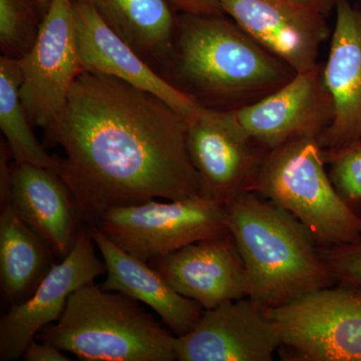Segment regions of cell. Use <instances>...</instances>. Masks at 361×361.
Segmentation results:
<instances>
[{
	"instance_id": "1",
	"label": "cell",
	"mask_w": 361,
	"mask_h": 361,
	"mask_svg": "<svg viewBox=\"0 0 361 361\" xmlns=\"http://www.w3.org/2000/svg\"><path fill=\"white\" fill-rule=\"evenodd\" d=\"M44 132L47 146L65 152L56 174L84 224L116 207L201 195L187 121L160 97L118 78L82 71Z\"/></svg>"
},
{
	"instance_id": "2",
	"label": "cell",
	"mask_w": 361,
	"mask_h": 361,
	"mask_svg": "<svg viewBox=\"0 0 361 361\" xmlns=\"http://www.w3.org/2000/svg\"><path fill=\"white\" fill-rule=\"evenodd\" d=\"M168 82L205 108L234 111L288 84L296 71L221 16H177Z\"/></svg>"
},
{
	"instance_id": "3",
	"label": "cell",
	"mask_w": 361,
	"mask_h": 361,
	"mask_svg": "<svg viewBox=\"0 0 361 361\" xmlns=\"http://www.w3.org/2000/svg\"><path fill=\"white\" fill-rule=\"evenodd\" d=\"M224 205L250 282L249 298L278 307L329 286L334 278L314 237L291 213L250 190Z\"/></svg>"
},
{
	"instance_id": "4",
	"label": "cell",
	"mask_w": 361,
	"mask_h": 361,
	"mask_svg": "<svg viewBox=\"0 0 361 361\" xmlns=\"http://www.w3.org/2000/svg\"><path fill=\"white\" fill-rule=\"evenodd\" d=\"M176 338L139 301L94 282L73 292L58 323L39 334L85 361H174Z\"/></svg>"
},
{
	"instance_id": "5",
	"label": "cell",
	"mask_w": 361,
	"mask_h": 361,
	"mask_svg": "<svg viewBox=\"0 0 361 361\" xmlns=\"http://www.w3.org/2000/svg\"><path fill=\"white\" fill-rule=\"evenodd\" d=\"M317 137H302L268 151L248 189L291 213L330 246L361 239V219L325 171Z\"/></svg>"
},
{
	"instance_id": "6",
	"label": "cell",
	"mask_w": 361,
	"mask_h": 361,
	"mask_svg": "<svg viewBox=\"0 0 361 361\" xmlns=\"http://www.w3.org/2000/svg\"><path fill=\"white\" fill-rule=\"evenodd\" d=\"M94 225L116 246L147 263L230 233L224 204L202 195L116 207Z\"/></svg>"
},
{
	"instance_id": "7",
	"label": "cell",
	"mask_w": 361,
	"mask_h": 361,
	"mask_svg": "<svg viewBox=\"0 0 361 361\" xmlns=\"http://www.w3.org/2000/svg\"><path fill=\"white\" fill-rule=\"evenodd\" d=\"M282 346L303 361H361V291L318 289L267 308Z\"/></svg>"
},
{
	"instance_id": "8",
	"label": "cell",
	"mask_w": 361,
	"mask_h": 361,
	"mask_svg": "<svg viewBox=\"0 0 361 361\" xmlns=\"http://www.w3.org/2000/svg\"><path fill=\"white\" fill-rule=\"evenodd\" d=\"M20 61V97L33 127L47 129L68 101L82 68L78 54L73 0H51L39 37Z\"/></svg>"
},
{
	"instance_id": "9",
	"label": "cell",
	"mask_w": 361,
	"mask_h": 361,
	"mask_svg": "<svg viewBox=\"0 0 361 361\" xmlns=\"http://www.w3.org/2000/svg\"><path fill=\"white\" fill-rule=\"evenodd\" d=\"M87 224H82L77 243L61 262L52 266L27 300L16 303L0 319V360L23 357L28 344L49 323L58 322L73 292L106 273L96 253Z\"/></svg>"
},
{
	"instance_id": "10",
	"label": "cell",
	"mask_w": 361,
	"mask_h": 361,
	"mask_svg": "<svg viewBox=\"0 0 361 361\" xmlns=\"http://www.w3.org/2000/svg\"><path fill=\"white\" fill-rule=\"evenodd\" d=\"M281 346L267 308L246 297L205 310L175 349L180 361H271Z\"/></svg>"
},
{
	"instance_id": "11",
	"label": "cell",
	"mask_w": 361,
	"mask_h": 361,
	"mask_svg": "<svg viewBox=\"0 0 361 361\" xmlns=\"http://www.w3.org/2000/svg\"><path fill=\"white\" fill-rule=\"evenodd\" d=\"M187 146L202 196L222 204L248 189L264 157L232 111L205 106L188 123Z\"/></svg>"
},
{
	"instance_id": "12",
	"label": "cell",
	"mask_w": 361,
	"mask_h": 361,
	"mask_svg": "<svg viewBox=\"0 0 361 361\" xmlns=\"http://www.w3.org/2000/svg\"><path fill=\"white\" fill-rule=\"evenodd\" d=\"M323 66L297 73L269 96L232 111L247 134L267 151L302 137H319L334 118Z\"/></svg>"
},
{
	"instance_id": "13",
	"label": "cell",
	"mask_w": 361,
	"mask_h": 361,
	"mask_svg": "<svg viewBox=\"0 0 361 361\" xmlns=\"http://www.w3.org/2000/svg\"><path fill=\"white\" fill-rule=\"evenodd\" d=\"M73 18L82 70L123 80L160 97L188 123L203 106L157 73L106 25L90 0H73Z\"/></svg>"
},
{
	"instance_id": "14",
	"label": "cell",
	"mask_w": 361,
	"mask_h": 361,
	"mask_svg": "<svg viewBox=\"0 0 361 361\" xmlns=\"http://www.w3.org/2000/svg\"><path fill=\"white\" fill-rule=\"evenodd\" d=\"M224 13L296 73L317 66L326 16L295 0H221Z\"/></svg>"
},
{
	"instance_id": "15",
	"label": "cell",
	"mask_w": 361,
	"mask_h": 361,
	"mask_svg": "<svg viewBox=\"0 0 361 361\" xmlns=\"http://www.w3.org/2000/svg\"><path fill=\"white\" fill-rule=\"evenodd\" d=\"M149 264L204 310L250 295L245 265L230 233L190 244Z\"/></svg>"
},
{
	"instance_id": "16",
	"label": "cell",
	"mask_w": 361,
	"mask_h": 361,
	"mask_svg": "<svg viewBox=\"0 0 361 361\" xmlns=\"http://www.w3.org/2000/svg\"><path fill=\"white\" fill-rule=\"evenodd\" d=\"M336 26L323 78L334 118L318 137L324 153L361 142V6L334 0Z\"/></svg>"
},
{
	"instance_id": "17",
	"label": "cell",
	"mask_w": 361,
	"mask_h": 361,
	"mask_svg": "<svg viewBox=\"0 0 361 361\" xmlns=\"http://www.w3.org/2000/svg\"><path fill=\"white\" fill-rule=\"evenodd\" d=\"M11 204L54 255L63 259L70 254L84 223L71 190L56 172L14 161Z\"/></svg>"
},
{
	"instance_id": "18",
	"label": "cell",
	"mask_w": 361,
	"mask_h": 361,
	"mask_svg": "<svg viewBox=\"0 0 361 361\" xmlns=\"http://www.w3.org/2000/svg\"><path fill=\"white\" fill-rule=\"evenodd\" d=\"M89 227L106 264V278L99 285L102 288L121 292L147 304L176 336L193 329L204 312L200 303L175 290L159 271L116 246L97 226Z\"/></svg>"
},
{
	"instance_id": "19",
	"label": "cell",
	"mask_w": 361,
	"mask_h": 361,
	"mask_svg": "<svg viewBox=\"0 0 361 361\" xmlns=\"http://www.w3.org/2000/svg\"><path fill=\"white\" fill-rule=\"evenodd\" d=\"M90 1L106 25L147 63H167L177 23L168 0Z\"/></svg>"
},
{
	"instance_id": "20",
	"label": "cell",
	"mask_w": 361,
	"mask_h": 361,
	"mask_svg": "<svg viewBox=\"0 0 361 361\" xmlns=\"http://www.w3.org/2000/svg\"><path fill=\"white\" fill-rule=\"evenodd\" d=\"M54 253L25 221L13 204L0 214V284L4 295L13 304L21 302L37 289L54 265Z\"/></svg>"
},
{
	"instance_id": "21",
	"label": "cell",
	"mask_w": 361,
	"mask_h": 361,
	"mask_svg": "<svg viewBox=\"0 0 361 361\" xmlns=\"http://www.w3.org/2000/svg\"><path fill=\"white\" fill-rule=\"evenodd\" d=\"M23 75L18 59L0 58V128L13 161L32 164L56 173L59 157L47 153L33 134L20 97Z\"/></svg>"
},
{
	"instance_id": "22",
	"label": "cell",
	"mask_w": 361,
	"mask_h": 361,
	"mask_svg": "<svg viewBox=\"0 0 361 361\" xmlns=\"http://www.w3.org/2000/svg\"><path fill=\"white\" fill-rule=\"evenodd\" d=\"M32 0H0V49L7 58L20 59L32 49L40 23Z\"/></svg>"
},
{
	"instance_id": "23",
	"label": "cell",
	"mask_w": 361,
	"mask_h": 361,
	"mask_svg": "<svg viewBox=\"0 0 361 361\" xmlns=\"http://www.w3.org/2000/svg\"><path fill=\"white\" fill-rule=\"evenodd\" d=\"M324 157L330 165V180L341 198L348 204L361 200V142Z\"/></svg>"
},
{
	"instance_id": "24",
	"label": "cell",
	"mask_w": 361,
	"mask_h": 361,
	"mask_svg": "<svg viewBox=\"0 0 361 361\" xmlns=\"http://www.w3.org/2000/svg\"><path fill=\"white\" fill-rule=\"evenodd\" d=\"M334 279L361 291V239L319 250Z\"/></svg>"
},
{
	"instance_id": "25",
	"label": "cell",
	"mask_w": 361,
	"mask_h": 361,
	"mask_svg": "<svg viewBox=\"0 0 361 361\" xmlns=\"http://www.w3.org/2000/svg\"><path fill=\"white\" fill-rule=\"evenodd\" d=\"M175 11L182 13L201 14V16H221L224 14L221 0H168Z\"/></svg>"
},
{
	"instance_id": "26",
	"label": "cell",
	"mask_w": 361,
	"mask_h": 361,
	"mask_svg": "<svg viewBox=\"0 0 361 361\" xmlns=\"http://www.w3.org/2000/svg\"><path fill=\"white\" fill-rule=\"evenodd\" d=\"M26 361H70L71 358L63 355V350L49 342L39 343L32 341L28 344L23 355Z\"/></svg>"
},
{
	"instance_id": "27",
	"label": "cell",
	"mask_w": 361,
	"mask_h": 361,
	"mask_svg": "<svg viewBox=\"0 0 361 361\" xmlns=\"http://www.w3.org/2000/svg\"><path fill=\"white\" fill-rule=\"evenodd\" d=\"M295 1L313 7L324 16L329 14L330 11L334 8V0H295Z\"/></svg>"
},
{
	"instance_id": "28",
	"label": "cell",
	"mask_w": 361,
	"mask_h": 361,
	"mask_svg": "<svg viewBox=\"0 0 361 361\" xmlns=\"http://www.w3.org/2000/svg\"><path fill=\"white\" fill-rule=\"evenodd\" d=\"M32 1L42 16H44L51 4V0H32Z\"/></svg>"
}]
</instances>
